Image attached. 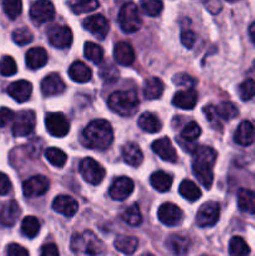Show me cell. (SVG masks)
Listing matches in <instances>:
<instances>
[{
	"instance_id": "cell-1",
	"label": "cell",
	"mask_w": 255,
	"mask_h": 256,
	"mask_svg": "<svg viewBox=\"0 0 255 256\" xmlns=\"http://www.w3.org/2000/svg\"><path fill=\"white\" fill-rule=\"evenodd\" d=\"M82 144L89 149L99 150V152L109 149L114 142L112 124L106 120H92L82 132Z\"/></svg>"
},
{
	"instance_id": "cell-2",
	"label": "cell",
	"mask_w": 255,
	"mask_h": 256,
	"mask_svg": "<svg viewBox=\"0 0 255 256\" xmlns=\"http://www.w3.org/2000/svg\"><path fill=\"white\" fill-rule=\"evenodd\" d=\"M218 154L212 148L200 146L192 152V172L200 184L209 190L214 182V168Z\"/></svg>"
},
{
	"instance_id": "cell-3",
	"label": "cell",
	"mask_w": 255,
	"mask_h": 256,
	"mask_svg": "<svg viewBox=\"0 0 255 256\" xmlns=\"http://www.w3.org/2000/svg\"><path fill=\"white\" fill-rule=\"evenodd\" d=\"M70 246L72 252L76 255L99 256L105 252L104 242L90 230H86L82 234L72 235Z\"/></svg>"
},
{
	"instance_id": "cell-4",
	"label": "cell",
	"mask_w": 255,
	"mask_h": 256,
	"mask_svg": "<svg viewBox=\"0 0 255 256\" xmlns=\"http://www.w3.org/2000/svg\"><path fill=\"white\" fill-rule=\"evenodd\" d=\"M109 108L118 115L124 118L132 116L138 112L139 98L134 90H124V92H112L108 100Z\"/></svg>"
},
{
	"instance_id": "cell-5",
	"label": "cell",
	"mask_w": 255,
	"mask_h": 256,
	"mask_svg": "<svg viewBox=\"0 0 255 256\" xmlns=\"http://www.w3.org/2000/svg\"><path fill=\"white\" fill-rule=\"evenodd\" d=\"M119 25L126 34L139 32L142 25V15L134 2H126L122 5L119 12Z\"/></svg>"
},
{
	"instance_id": "cell-6",
	"label": "cell",
	"mask_w": 255,
	"mask_h": 256,
	"mask_svg": "<svg viewBox=\"0 0 255 256\" xmlns=\"http://www.w3.org/2000/svg\"><path fill=\"white\" fill-rule=\"evenodd\" d=\"M36 125V115L32 110H22L18 112L12 124V135L15 138H25L32 134Z\"/></svg>"
},
{
	"instance_id": "cell-7",
	"label": "cell",
	"mask_w": 255,
	"mask_h": 256,
	"mask_svg": "<svg viewBox=\"0 0 255 256\" xmlns=\"http://www.w3.org/2000/svg\"><path fill=\"white\" fill-rule=\"evenodd\" d=\"M80 174L90 185H99L104 180L106 172L99 162L92 158H86L80 162Z\"/></svg>"
},
{
	"instance_id": "cell-8",
	"label": "cell",
	"mask_w": 255,
	"mask_h": 256,
	"mask_svg": "<svg viewBox=\"0 0 255 256\" xmlns=\"http://www.w3.org/2000/svg\"><path fill=\"white\" fill-rule=\"evenodd\" d=\"M48 132L54 138H64L70 132V122L62 112H49L45 118Z\"/></svg>"
},
{
	"instance_id": "cell-9",
	"label": "cell",
	"mask_w": 255,
	"mask_h": 256,
	"mask_svg": "<svg viewBox=\"0 0 255 256\" xmlns=\"http://www.w3.org/2000/svg\"><path fill=\"white\" fill-rule=\"evenodd\" d=\"M30 18L36 25L52 22L55 18V8L50 0H38L30 8Z\"/></svg>"
},
{
	"instance_id": "cell-10",
	"label": "cell",
	"mask_w": 255,
	"mask_h": 256,
	"mask_svg": "<svg viewBox=\"0 0 255 256\" xmlns=\"http://www.w3.org/2000/svg\"><path fill=\"white\" fill-rule=\"evenodd\" d=\"M48 39L56 49H66L72 44V32L66 25H52L48 30Z\"/></svg>"
},
{
	"instance_id": "cell-11",
	"label": "cell",
	"mask_w": 255,
	"mask_h": 256,
	"mask_svg": "<svg viewBox=\"0 0 255 256\" xmlns=\"http://www.w3.org/2000/svg\"><path fill=\"white\" fill-rule=\"evenodd\" d=\"M220 219V205L215 202H205L196 214V224L200 228H212Z\"/></svg>"
},
{
	"instance_id": "cell-12",
	"label": "cell",
	"mask_w": 255,
	"mask_h": 256,
	"mask_svg": "<svg viewBox=\"0 0 255 256\" xmlns=\"http://www.w3.org/2000/svg\"><path fill=\"white\" fill-rule=\"evenodd\" d=\"M50 182L44 175H35L22 184V192L26 198L34 199V198L42 196L49 190Z\"/></svg>"
},
{
	"instance_id": "cell-13",
	"label": "cell",
	"mask_w": 255,
	"mask_h": 256,
	"mask_svg": "<svg viewBox=\"0 0 255 256\" xmlns=\"http://www.w3.org/2000/svg\"><path fill=\"white\" fill-rule=\"evenodd\" d=\"M158 218H159L160 222L166 226H176L182 222L184 214L178 205L172 204V202H165L159 208Z\"/></svg>"
},
{
	"instance_id": "cell-14",
	"label": "cell",
	"mask_w": 255,
	"mask_h": 256,
	"mask_svg": "<svg viewBox=\"0 0 255 256\" xmlns=\"http://www.w3.org/2000/svg\"><path fill=\"white\" fill-rule=\"evenodd\" d=\"M135 184L130 178L122 176L118 178L112 184L109 189V195L112 200L116 202H124L126 200L130 195L134 192Z\"/></svg>"
},
{
	"instance_id": "cell-15",
	"label": "cell",
	"mask_w": 255,
	"mask_h": 256,
	"mask_svg": "<svg viewBox=\"0 0 255 256\" xmlns=\"http://www.w3.org/2000/svg\"><path fill=\"white\" fill-rule=\"evenodd\" d=\"M82 25H84V28L90 34H92L95 38L100 40H104L106 38L110 28L108 19L102 14L92 15V16L86 18L84 22H82Z\"/></svg>"
},
{
	"instance_id": "cell-16",
	"label": "cell",
	"mask_w": 255,
	"mask_h": 256,
	"mask_svg": "<svg viewBox=\"0 0 255 256\" xmlns=\"http://www.w3.org/2000/svg\"><path fill=\"white\" fill-rule=\"evenodd\" d=\"M66 90V85H65L64 80L62 79L59 74L56 72H52L48 76L44 78L42 82V92L45 98L55 96V95H60Z\"/></svg>"
},
{
	"instance_id": "cell-17",
	"label": "cell",
	"mask_w": 255,
	"mask_h": 256,
	"mask_svg": "<svg viewBox=\"0 0 255 256\" xmlns=\"http://www.w3.org/2000/svg\"><path fill=\"white\" fill-rule=\"evenodd\" d=\"M152 152H154L158 156L162 158L164 162H178V152L169 138H162V139L159 140H155L152 145Z\"/></svg>"
},
{
	"instance_id": "cell-18",
	"label": "cell",
	"mask_w": 255,
	"mask_h": 256,
	"mask_svg": "<svg viewBox=\"0 0 255 256\" xmlns=\"http://www.w3.org/2000/svg\"><path fill=\"white\" fill-rule=\"evenodd\" d=\"M20 216V208L15 200L0 204V225L6 228L14 226Z\"/></svg>"
},
{
	"instance_id": "cell-19",
	"label": "cell",
	"mask_w": 255,
	"mask_h": 256,
	"mask_svg": "<svg viewBox=\"0 0 255 256\" xmlns=\"http://www.w3.org/2000/svg\"><path fill=\"white\" fill-rule=\"evenodd\" d=\"M52 209L58 214H62L66 218H72L79 210V205L74 198L69 195H59L52 202Z\"/></svg>"
},
{
	"instance_id": "cell-20",
	"label": "cell",
	"mask_w": 255,
	"mask_h": 256,
	"mask_svg": "<svg viewBox=\"0 0 255 256\" xmlns=\"http://www.w3.org/2000/svg\"><path fill=\"white\" fill-rule=\"evenodd\" d=\"M8 94L18 102H25L30 99L32 94V82L26 80H19L8 86Z\"/></svg>"
},
{
	"instance_id": "cell-21",
	"label": "cell",
	"mask_w": 255,
	"mask_h": 256,
	"mask_svg": "<svg viewBox=\"0 0 255 256\" xmlns=\"http://www.w3.org/2000/svg\"><path fill=\"white\" fill-rule=\"evenodd\" d=\"M198 104V92L194 89L178 92L172 98V105L182 110H192Z\"/></svg>"
},
{
	"instance_id": "cell-22",
	"label": "cell",
	"mask_w": 255,
	"mask_h": 256,
	"mask_svg": "<svg viewBox=\"0 0 255 256\" xmlns=\"http://www.w3.org/2000/svg\"><path fill=\"white\" fill-rule=\"evenodd\" d=\"M115 62L122 66H130L135 62V52L129 42H118L114 48Z\"/></svg>"
},
{
	"instance_id": "cell-23",
	"label": "cell",
	"mask_w": 255,
	"mask_h": 256,
	"mask_svg": "<svg viewBox=\"0 0 255 256\" xmlns=\"http://www.w3.org/2000/svg\"><path fill=\"white\" fill-rule=\"evenodd\" d=\"M192 242L184 235H170L166 240V249L174 256H184L188 254Z\"/></svg>"
},
{
	"instance_id": "cell-24",
	"label": "cell",
	"mask_w": 255,
	"mask_h": 256,
	"mask_svg": "<svg viewBox=\"0 0 255 256\" xmlns=\"http://www.w3.org/2000/svg\"><path fill=\"white\" fill-rule=\"evenodd\" d=\"M122 155L124 162L130 166L138 168L144 162V154H142V149L135 142H128L122 146Z\"/></svg>"
},
{
	"instance_id": "cell-25",
	"label": "cell",
	"mask_w": 255,
	"mask_h": 256,
	"mask_svg": "<svg viewBox=\"0 0 255 256\" xmlns=\"http://www.w3.org/2000/svg\"><path fill=\"white\" fill-rule=\"evenodd\" d=\"M235 142L240 146H250L255 140V128L250 122L245 120L235 132Z\"/></svg>"
},
{
	"instance_id": "cell-26",
	"label": "cell",
	"mask_w": 255,
	"mask_h": 256,
	"mask_svg": "<svg viewBox=\"0 0 255 256\" xmlns=\"http://www.w3.org/2000/svg\"><path fill=\"white\" fill-rule=\"evenodd\" d=\"M26 66L30 70H39L44 68L48 62V52L44 48H32L26 52Z\"/></svg>"
},
{
	"instance_id": "cell-27",
	"label": "cell",
	"mask_w": 255,
	"mask_h": 256,
	"mask_svg": "<svg viewBox=\"0 0 255 256\" xmlns=\"http://www.w3.org/2000/svg\"><path fill=\"white\" fill-rule=\"evenodd\" d=\"M69 76L72 78V82L84 84V82H88L92 80V72L85 62H75L70 65Z\"/></svg>"
},
{
	"instance_id": "cell-28",
	"label": "cell",
	"mask_w": 255,
	"mask_h": 256,
	"mask_svg": "<svg viewBox=\"0 0 255 256\" xmlns=\"http://www.w3.org/2000/svg\"><path fill=\"white\" fill-rule=\"evenodd\" d=\"M138 125H139L142 132H149V134H156L162 128L159 118L152 114V112H144V114L140 115L139 120H138Z\"/></svg>"
},
{
	"instance_id": "cell-29",
	"label": "cell",
	"mask_w": 255,
	"mask_h": 256,
	"mask_svg": "<svg viewBox=\"0 0 255 256\" xmlns=\"http://www.w3.org/2000/svg\"><path fill=\"white\" fill-rule=\"evenodd\" d=\"M165 85L159 78H150L144 82V96L148 100L160 99L164 94Z\"/></svg>"
},
{
	"instance_id": "cell-30",
	"label": "cell",
	"mask_w": 255,
	"mask_h": 256,
	"mask_svg": "<svg viewBox=\"0 0 255 256\" xmlns=\"http://www.w3.org/2000/svg\"><path fill=\"white\" fill-rule=\"evenodd\" d=\"M238 206L240 212L255 214V192L249 189H240L238 192Z\"/></svg>"
},
{
	"instance_id": "cell-31",
	"label": "cell",
	"mask_w": 255,
	"mask_h": 256,
	"mask_svg": "<svg viewBox=\"0 0 255 256\" xmlns=\"http://www.w3.org/2000/svg\"><path fill=\"white\" fill-rule=\"evenodd\" d=\"M150 184L156 192H168L172 189V176L165 172H156L150 176Z\"/></svg>"
},
{
	"instance_id": "cell-32",
	"label": "cell",
	"mask_w": 255,
	"mask_h": 256,
	"mask_svg": "<svg viewBox=\"0 0 255 256\" xmlns=\"http://www.w3.org/2000/svg\"><path fill=\"white\" fill-rule=\"evenodd\" d=\"M68 5L74 14L80 15L94 12L99 8L100 4L99 0H69Z\"/></svg>"
},
{
	"instance_id": "cell-33",
	"label": "cell",
	"mask_w": 255,
	"mask_h": 256,
	"mask_svg": "<svg viewBox=\"0 0 255 256\" xmlns=\"http://www.w3.org/2000/svg\"><path fill=\"white\" fill-rule=\"evenodd\" d=\"M179 192L185 200L190 202H198L202 198V190L192 180H184L179 186Z\"/></svg>"
},
{
	"instance_id": "cell-34",
	"label": "cell",
	"mask_w": 255,
	"mask_h": 256,
	"mask_svg": "<svg viewBox=\"0 0 255 256\" xmlns=\"http://www.w3.org/2000/svg\"><path fill=\"white\" fill-rule=\"evenodd\" d=\"M138 245H139V242L134 236H118L114 242L115 249L124 255L134 254L138 249Z\"/></svg>"
},
{
	"instance_id": "cell-35",
	"label": "cell",
	"mask_w": 255,
	"mask_h": 256,
	"mask_svg": "<svg viewBox=\"0 0 255 256\" xmlns=\"http://www.w3.org/2000/svg\"><path fill=\"white\" fill-rule=\"evenodd\" d=\"M84 55L88 60H90L94 64H102L104 60V50L100 45L95 44V42H88L84 48Z\"/></svg>"
},
{
	"instance_id": "cell-36",
	"label": "cell",
	"mask_w": 255,
	"mask_h": 256,
	"mask_svg": "<svg viewBox=\"0 0 255 256\" xmlns=\"http://www.w3.org/2000/svg\"><path fill=\"white\" fill-rule=\"evenodd\" d=\"M45 156H46V160L52 166L59 168V169L64 168L68 162V155L62 150L58 149V148H49V149H46Z\"/></svg>"
},
{
	"instance_id": "cell-37",
	"label": "cell",
	"mask_w": 255,
	"mask_h": 256,
	"mask_svg": "<svg viewBox=\"0 0 255 256\" xmlns=\"http://www.w3.org/2000/svg\"><path fill=\"white\" fill-rule=\"evenodd\" d=\"M22 232L29 239H34L40 232V222L35 216H26L22 222Z\"/></svg>"
},
{
	"instance_id": "cell-38",
	"label": "cell",
	"mask_w": 255,
	"mask_h": 256,
	"mask_svg": "<svg viewBox=\"0 0 255 256\" xmlns=\"http://www.w3.org/2000/svg\"><path fill=\"white\" fill-rule=\"evenodd\" d=\"M230 256H249L250 248L242 238L234 236L229 244Z\"/></svg>"
},
{
	"instance_id": "cell-39",
	"label": "cell",
	"mask_w": 255,
	"mask_h": 256,
	"mask_svg": "<svg viewBox=\"0 0 255 256\" xmlns=\"http://www.w3.org/2000/svg\"><path fill=\"white\" fill-rule=\"evenodd\" d=\"M122 220L130 226H139L142 222V215L140 212V208L138 204L132 205L122 212Z\"/></svg>"
},
{
	"instance_id": "cell-40",
	"label": "cell",
	"mask_w": 255,
	"mask_h": 256,
	"mask_svg": "<svg viewBox=\"0 0 255 256\" xmlns=\"http://www.w3.org/2000/svg\"><path fill=\"white\" fill-rule=\"evenodd\" d=\"M218 115L222 120H225V122H229V120L235 119L239 115V109L236 108V105L232 104L230 102H224L222 104L218 105L216 108Z\"/></svg>"
},
{
	"instance_id": "cell-41",
	"label": "cell",
	"mask_w": 255,
	"mask_h": 256,
	"mask_svg": "<svg viewBox=\"0 0 255 256\" xmlns=\"http://www.w3.org/2000/svg\"><path fill=\"white\" fill-rule=\"evenodd\" d=\"M4 12L10 20H15L22 15V0H2Z\"/></svg>"
},
{
	"instance_id": "cell-42",
	"label": "cell",
	"mask_w": 255,
	"mask_h": 256,
	"mask_svg": "<svg viewBox=\"0 0 255 256\" xmlns=\"http://www.w3.org/2000/svg\"><path fill=\"white\" fill-rule=\"evenodd\" d=\"M140 5H142L145 14L152 18L162 14V9H164V4H162V0H140Z\"/></svg>"
},
{
	"instance_id": "cell-43",
	"label": "cell",
	"mask_w": 255,
	"mask_h": 256,
	"mask_svg": "<svg viewBox=\"0 0 255 256\" xmlns=\"http://www.w3.org/2000/svg\"><path fill=\"white\" fill-rule=\"evenodd\" d=\"M200 135H202V128H200L199 124L195 122H189V124L182 130V139H184L185 142H196L200 138Z\"/></svg>"
},
{
	"instance_id": "cell-44",
	"label": "cell",
	"mask_w": 255,
	"mask_h": 256,
	"mask_svg": "<svg viewBox=\"0 0 255 256\" xmlns=\"http://www.w3.org/2000/svg\"><path fill=\"white\" fill-rule=\"evenodd\" d=\"M12 40H14L15 44L24 46V45L30 44L34 40V35L28 28H19L12 32Z\"/></svg>"
},
{
	"instance_id": "cell-45",
	"label": "cell",
	"mask_w": 255,
	"mask_h": 256,
	"mask_svg": "<svg viewBox=\"0 0 255 256\" xmlns=\"http://www.w3.org/2000/svg\"><path fill=\"white\" fill-rule=\"evenodd\" d=\"M16 72L18 65L16 62L14 60V58L6 55V56H4L0 60V74H2V76H12V75H15Z\"/></svg>"
},
{
	"instance_id": "cell-46",
	"label": "cell",
	"mask_w": 255,
	"mask_h": 256,
	"mask_svg": "<svg viewBox=\"0 0 255 256\" xmlns=\"http://www.w3.org/2000/svg\"><path fill=\"white\" fill-rule=\"evenodd\" d=\"M239 96L242 102H249L255 96V82L252 79L245 80L239 86Z\"/></svg>"
},
{
	"instance_id": "cell-47",
	"label": "cell",
	"mask_w": 255,
	"mask_h": 256,
	"mask_svg": "<svg viewBox=\"0 0 255 256\" xmlns=\"http://www.w3.org/2000/svg\"><path fill=\"white\" fill-rule=\"evenodd\" d=\"M119 70L110 62H105L102 68H100V76L104 82H114L119 79Z\"/></svg>"
},
{
	"instance_id": "cell-48",
	"label": "cell",
	"mask_w": 255,
	"mask_h": 256,
	"mask_svg": "<svg viewBox=\"0 0 255 256\" xmlns=\"http://www.w3.org/2000/svg\"><path fill=\"white\" fill-rule=\"evenodd\" d=\"M172 82L180 88L192 89V86L195 85V79L192 76H190V75L185 74V72H182V74L175 75L174 79H172Z\"/></svg>"
},
{
	"instance_id": "cell-49",
	"label": "cell",
	"mask_w": 255,
	"mask_h": 256,
	"mask_svg": "<svg viewBox=\"0 0 255 256\" xmlns=\"http://www.w3.org/2000/svg\"><path fill=\"white\" fill-rule=\"evenodd\" d=\"M204 114L205 116H206L208 122H212L215 128H222V124H220V120L222 119H220L219 115H218L216 108H215L214 105H206V106L204 108Z\"/></svg>"
},
{
	"instance_id": "cell-50",
	"label": "cell",
	"mask_w": 255,
	"mask_h": 256,
	"mask_svg": "<svg viewBox=\"0 0 255 256\" xmlns=\"http://www.w3.org/2000/svg\"><path fill=\"white\" fill-rule=\"evenodd\" d=\"M195 42H196V34L192 30H185L182 32V44L186 49H192Z\"/></svg>"
},
{
	"instance_id": "cell-51",
	"label": "cell",
	"mask_w": 255,
	"mask_h": 256,
	"mask_svg": "<svg viewBox=\"0 0 255 256\" xmlns=\"http://www.w3.org/2000/svg\"><path fill=\"white\" fill-rule=\"evenodd\" d=\"M12 182H10L9 176L4 172H0V196H5L12 192Z\"/></svg>"
},
{
	"instance_id": "cell-52",
	"label": "cell",
	"mask_w": 255,
	"mask_h": 256,
	"mask_svg": "<svg viewBox=\"0 0 255 256\" xmlns=\"http://www.w3.org/2000/svg\"><path fill=\"white\" fill-rule=\"evenodd\" d=\"M15 114L9 108H2L0 109V128H5L10 122H12Z\"/></svg>"
},
{
	"instance_id": "cell-53",
	"label": "cell",
	"mask_w": 255,
	"mask_h": 256,
	"mask_svg": "<svg viewBox=\"0 0 255 256\" xmlns=\"http://www.w3.org/2000/svg\"><path fill=\"white\" fill-rule=\"evenodd\" d=\"M8 256H29V252L19 244H10L8 246Z\"/></svg>"
},
{
	"instance_id": "cell-54",
	"label": "cell",
	"mask_w": 255,
	"mask_h": 256,
	"mask_svg": "<svg viewBox=\"0 0 255 256\" xmlns=\"http://www.w3.org/2000/svg\"><path fill=\"white\" fill-rule=\"evenodd\" d=\"M40 256H60V254L56 245L50 242V244H45L44 246L42 248Z\"/></svg>"
},
{
	"instance_id": "cell-55",
	"label": "cell",
	"mask_w": 255,
	"mask_h": 256,
	"mask_svg": "<svg viewBox=\"0 0 255 256\" xmlns=\"http://www.w3.org/2000/svg\"><path fill=\"white\" fill-rule=\"evenodd\" d=\"M205 6H206V9L209 10L212 14H218V12H220V10H222V2H220V0H206V2H205Z\"/></svg>"
},
{
	"instance_id": "cell-56",
	"label": "cell",
	"mask_w": 255,
	"mask_h": 256,
	"mask_svg": "<svg viewBox=\"0 0 255 256\" xmlns=\"http://www.w3.org/2000/svg\"><path fill=\"white\" fill-rule=\"evenodd\" d=\"M249 34H250V38H252V42L255 44V22L250 25Z\"/></svg>"
},
{
	"instance_id": "cell-57",
	"label": "cell",
	"mask_w": 255,
	"mask_h": 256,
	"mask_svg": "<svg viewBox=\"0 0 255 256\" xmlns=\"http://www.w3.org/2000/svg\"><path fill=\"white\" fill-rule=\"evenodd\" d=\"M140 256H155V255H152V252H145V254H142V255H140Z\"/></svg>"
},
{
	"instance_id": "cell-58",
	"label": "cell",
	"mask_w": 255,
	"mask_h": 256,
	"mask_svg": "<svg viewBox=\"0 0 255 256\" xmlns=\"http://www.w3.org/2000/svg\"><path fill=\"white\" fill-rule=\"evenodd\" d=\"M226 2H239V0H226Z\"/></svg>"
},
{
	"instance_id": "cell-59",
	"label": "cell",
	"mask_w": 255,
	"mask_h": 256,
	"mask_svg": "<svg viewBox=\"0 0 255 256\" xmlns=\"http://www.w3.org/2000/svg\"><path fill=\"white\" fill-rule=\"evenodd\" d=\"M202 256H209V255H202Z\"/></svg>"
}]
</instances>
